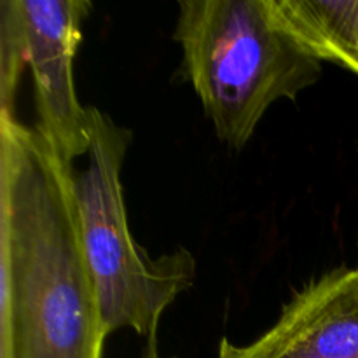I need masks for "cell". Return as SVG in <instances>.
Instances as JSON below:
<instances>
[{"instance_id": "cell-1", "label": "cell", "mask_w": 358, "mask_h": 358, "mask_svg": "<svg viewBox=\"0 0 358 358\" xmlns=\"http://www.w3.org/2000/svg\"><path fill=\"white\" fill-rule=\"evenodd\" d=\"M73 180L35 126L0 112V358H103Z\"/></svg>"}, {"instance_id": "cell-2", "label": "cell", "mask_w": 358, "mask_h": 358, "mask_svg": "<svg viewBox=\"0 0 358 358\" xmlns=\"http://www.w3.org/2000/svg\"><path fill=\"white\" fill-rule=\"evenodd\" d=\"M173 38L185 80L233 150L250 142L276 101L296 100L324 73L268 0H180Z\"/></svg>"}, {"instance_id": "cell-3", "label": "cell", "mask_w": 358, "mask_h": 358, "mask_svg": "<svg viewBox=\"0 0 358 358\" xmlns=\"http://www.w3.org/2000/svg\"><path fill=\"white\" fill-rule=\"evenodd\" d=\"M131 140V129L90 107L87 164L76 175L73 191L105 329L108 336L129 329L147 339L175 299L194 285L196 257L182 247L152 257L131 234L121 180Z\"/></svg>"}, {"instance_id": "cell-4", "label": "cell", "mask_w": 358, "mask_h": 358, "mask_svg": "<svg viewBox=\"0 0 358 358\" xmlns=\"http://www.w3.org/2000/svg\"><path fill=\"white\" fill-rule=\"evenodd\" d=\"M27 69L34 80L35 128L66 163L87 156L90 107L80 103L73 62L83 24L93 10L90 0H17Z\"/></svg>"}, {"instance_id": "cell-5", "label": "cell", "mask_w": 358, "mask_h": 358, "mask_svg": "<svg viewBox=\"0 0 358 358\" xmlns=\"http://www.w3.org/2000/svg\"><path fill=\"white\" fill-rule=\"evenodd\" d=\"M217 358H358V268L306 282L264 334L248 345L222 338Z\"/></svg>"}, {"instance_id": "cell-6", "label": "cell", "mask_w": 358, "mask_h": 358, "mask_svg": "<svg viewBox=\"0 0 358 358\" xmlns=\"http://www.w3.org/2000/svg\"><path fill=\"white\" fill-rule=\"evenodd\" d=\"M276 20L322 63L358 76V0H268Z\"/></svg>"}, {"instance_id": "cell-7", "label": "cell", "mask_w": 358, "mask_h": 358, "mask_svg": "<svg viewBox=\"0 0 358 358\" xmlns=\"http://www.w3.org/2000/svg\"><path fill=\"white\" fill-rule=\"evenodd\" d=\"M27 70L17 0H0V112L16 114V94Z\"/></svg>"}, {"instance_id": "cell-8", "label": "cell", "mask_w": 358, "mask_h": 358, "mask_svg": "<svg viewBox=\"0 0 358 358\" xmlns=\"http://www.w3.org/2000/svg\"><path fill=\"white\" fill-rule=\"evenodd\" d=\"M142 358H178V357H163L159 352V343H157V332L150 334L145 339V345H143Z\"/></svg>"}, {"instance_id": "cell-9", "label": "cell", "mask_w": 358, "mask_h": 358, "mask_svg": "<svg viewBox=\"0 0 358 358\" xmlns=\"http://www.w3.org/2000/svg\"><path fill=\"white\" fill-rule=\"evenodd\" d=\"M357 268H358V266H357Z\"/></svg>"}]
</instances>
